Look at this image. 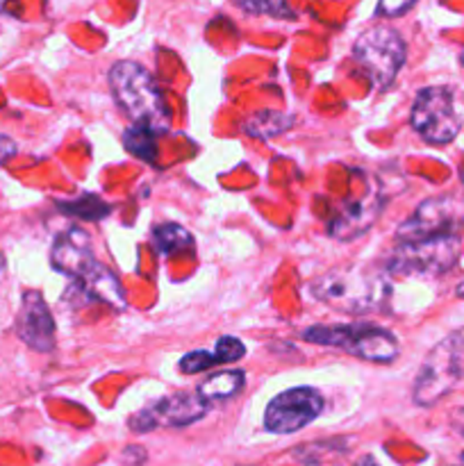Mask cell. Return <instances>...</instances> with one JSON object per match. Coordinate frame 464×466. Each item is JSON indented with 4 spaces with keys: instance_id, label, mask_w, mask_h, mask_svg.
I'll use <instances>...</instances> for the list:
<instances>
[{
    "instance_id": "1",
    "label": "cell",
    "mask_w": 464,
    "mask_h": 466,
    "mask_svg": "<svg viewBox=\"0 0 464 466\" xmlns=\"http://www.w3.org/2000/svg\"><path fill=\"white\" fill-rule=\"evenodd\" d=\"M109 86L118 107L135 126L146 127L153 135L166 132L171 126V107L166 94L141 64L116 62L109 71Z\"/></svg>"
},
{
    "instance_id": "2",
    "label": "cell",
    "mask_w": 464,
    "mask_h": 466,
    "mask_svg": "<svg viewBox=\"0 0 464 466\" xmlns=\"http://www.w3.org/2000/svg\"><path fill=\"white\" fill-rule=\"evenodd\" d=\"M309 294L341 312L367 314L382 308L389 294V282L387 271L378 268H335L309 282Z\"/></svg>"
},
{
    "instance_id": "3",
    "label": "cell",
    "mask_w": 464,
    "mask_h": 466,
    "mask_svg": "<svg viewBox=\"0 0 464 466\" xmlns=\"http://www.w3.org/2000/svg\"><path fill=\"white\" fill-rule=\"evenodd\" d=\"M464 378V330L441 339L423 360L414 380L412 399L421 408L439 403Z\"/></svg>"
},
{
    "instance_id": "4",
    "label": "cell",
    "mask_w": 464,
    "mask_h": 466,
    "mask_svg": "<svg viewBox=\"0 0 464 466\" xmlns=\"http://www.w3.org/2000/svg\"><path fill=\"white\" fill-rule=\"evenodd\" d=\"M462 241L458 235L428 237L417 241H400L391 250L385 271L405 278H439L458 264Z\"/></svg>"
},
{
    "instance_id": "5",
    "label": "cell",
    "mask_w": 464,
    "mask_h": 466,
    "mask_svg": "<svg viewBox=\"0 0 464 466\" xmlns=\"http://www.w3.org/2000/svg\"><path fill=\"white\" fill-rule=\"evenodd\" d=\"M305 341L318 346L344 349L346 353L359 360L378 364H389L398 358V339L385 328L371 323H355V326H312L303 332Z\"/></svg>"
},
{
    "instance_id": "6",
    "label": "cell",
    "mask_w": 464,
    "mask_h": 466,
    "mask_svg": "<svg viewBox=\"0 0 464 466\" xmlns=\"http://www.w3.org/2000/svg\"><path fill=\"white\" fill-rule=\"evenodd\" d=\"M403 36L391 27H371L362 32L353 46V57L368 77L373 89H387L405 62Z\"/></svg>"
},
{
    "instance_id": "7",
    "label": "cell",
    "mask_w": 464,
    "mask_h": 466,
    "mask_svg": "<svg viewBox=\"0 0 464 466\" xmlns=\"http://www.w3.org/2000/svg\"><path fill=\"white\" fill-rule=\"evenodd\" d=\"M412 127L428 144H449L459 135V114L453 91L446 86H426L412 105Z\"/></svg>"
},
{
    "instance_id": "8",
    "label": "cell",
    "mask_w": 464,
    "mask_h": 466,
    "mask_svg": "<svg viewBox=\"0 0 464 466\" xmlns=\"http://www.w3.org/2000/svg\"><path fill=\"white\" fill-rule=\"evenodd\" d=\"M464 226V203L455 196L428 198L414 209L412 217L398 228V241H417L428 237L458 235Z\"/></svg>"
},
{
    "instance_id": "9",
    "label": "cell",
    "mask_w": 464,
    "mask_h": 466,
    "mask_svg": "<svg viewBox=\"0 0 464 466\" xmlns=\"http://www.w3.org/2000/svg\"><path fill=\"white\" fill-rule=\"evenodd\" d=\"M323 412V396L312 387H294L277 394L264 412V428L276 435H291L309 426Z\"/></svg>"
},
{
    "instance_id": "10",
    "label": "cell",
    "mask_w": 464,
    "mask_h": 466,
    "mask_svg": "<svg viewBox=\"0 0 464 466\" xmlns=\"http://www.w3.org/2000/svg\"><path fill=\"white\" fill-rule=\"evenodd\" d=\"M209 410V400H205L198 391H180L166 396L150 408L141 410L130 419V428L135 432H150L155 428H182L203 419Z\"/></svg>"
},
{
    "instance_id": "11",
    "label": "cell",
    "mask_w": 464,
    "mask_h": 466,
    "mask_svg": "<svg viewBox=\"0 0 464 466\" xmlns=\"http://www.w3.org/2000/svg\"><path fill=\"white\" fill-rule=\"evenodd\" d=\"M16 335L39 353L55 349V321L39 291H25L16 317Z\"/></svg>"
},
{
    "instance_id": "12",
    "label": "cell",
    "mask_w": 464,
    "mask_h": 466,
    "mask_svg": "<svg viewBox=\"0 0 464 466\" xmlns=\"http://www.w3.org/2000/svg\"><path fill=\"white\" fill-rule=\"evenodd\" d=\"M50 262L59 273H66L73 280L82 282L100 267L98 259L91 253V239L80 228L62 232L50 250Z\"/></svg>"
},
{
    "instance_id": "13",
    "label": "cell",
    "mask_w": 464,
    "mask_h": 466,
    "mask_svg": "<svg viewBox=\"0 0 464 466\" xmlns=\"http://www.w3.org/2000/svg\"><path fill=\"white\" fill-rule=\"evenodd\" d=\"M382 208H385V196L378 187H368V191L359 198L350 200L341 208L335 221L330 223V237L339 241H350L355 237L364 235L373 223L380 217Z\"/></svg>"
},
{
    "instance_id": "14",
    "label": "cell",
    "mask_w": 464,
    "mask_h": 466,
    "mask_svg": "<svg viewBox=\"0 0 464 466\" xmlns=\"http://www.w3.org/2000/svg\"><path fill=\"white\" fill-rule=\"evenodd\" d=\"M244 371L230 369V371L214 373L212 378H207V380L198 387V394L203 396L205 400H209V403H212V400H226L239 394V391L244 390Z\"/></svg>"
},
{
    "instance_id": "15",
    "label": "cell",
    "mask_w": 464,
    "mask_h": 466,
    "mask_svg": "<svg viewBox=\"0 0 464 466\" xmlns=\"http://www.w3.org/2000/svg\"><path fill=\"white\" fill-rule=\"evenodd\" d=\"M155 246H157L162 253H180V250H187L194 246V237L185 230L177 223H164V226L155 228Z\"/></svg>"
},
{
    "instance_id": "16",
    "label": "cell",
    "mask_w": 464,
    "mask_h": 466,
    "mask_svg": "<svg viewBox=\"0 0 464 466\" xmlns=\"http://www.w3.org/2000/svg\"><path fill=\"white\" fill-rule=\"evenodd\" d=\"M291 121H294V118H291L289 114L259 112V114H255L253 118H248V121H246L244 130L248 132V135L262 137V139H267V137L280 135L282 130L291 127Z\"/></svg>"
},
{
    "instance_id": "17",
    "label": "cell",
    "mask_w": 464,
    "mask_h": 466,
    "mask_svg": "<svg viewBox=\"0 0 464 466\" xmlns=\"http://www.w3.org/2000/svg\"><path fill=\"white\" fill-rule=\"evenodd\" d=\"M123 144H126L127 153H132L135 157L144 159V162H155L157 157V144H155V135L146 127H127L123 132Z\"/></svg>"
},
{
    "instance_id": "18",
    "label": "cell",
    "mask_w": 464,
    "mask_h": 466,
    "mask_svg": "<svg viewBox=\"0 0 464 466\" xmlns=\"http://www.w3.org/2000/svg\"><path fill=\"white\" fill-rule=\"evenodd\" d=\"M64 212H68L71 217H80V218H89V221H98V218H105L112 208L107 203L98 198V196H82L77 198L76 203H66V205H59Z\"/></svg>"
},
{
    "instance_id": "19",
    "label": "cell",
    "mask_w": 464,
    "mask_h": 466,
    "mask_svg": "<svg viewBox=\"0 0 464 466\" xmlns=\"http://www.w3.org/2000/svg\"><path fill=\"white\" fill-rule=\"evenodd\" d=\"M214 364H218L217 353H209V350H194V353H187L180 360V371L182 373H203L207 369H212Z\"/></svg>"
},
{
    "instance_id": "20",
    "label": "cell",
    "mask_w": 464,
    "mask_h": 466,
    "mask_svg": "<svg viewBox=\"0 0 464 466\" xmlns=\"http://www.w3.org/2000/svg\"><path fill=\"white\" fill-rule=\"evenodd\" d=\"M214 353H217L218 364L237 362V360H241L246 355V346L237 337H221L217 341V346H214Z\"/></svg>"
},
{
    "instance_id": "21",
    "label": "cell",
    "mask_w": 464,
    "mask_h": 466,
    "mask_svg": "<svg viewBox=\"0 0 464 466\" xmlns=\"http://www.w3.org/2000/svg\"><path fill=\"white\" fill-rule=\"evenodd\" d=\"M414 3H417V0H378L376 14L378 16L394 18V16H400V14L408 12Z\"/></svg>"
},
{
    "instance_id": "22",
    "label": "cell",
    "mask_w": 464,
    "mask_h": 466,
    "mask_svg": "<svg viewBox=\"0 0 464 466\" xmlns=\"http://www.w3.org/2000/svg\"><path fill=\"white\" fill-rule=\"evenodd\" d=\"M246 14H267L271 9V0H232Z\"/></svg>"
},
{
    "instance_id": "23",
    "label": "cell",
    "mask_w": 464,
    "mask_h": 466,
    "mask_svg": "<svg viewBox=\"0 0 464 466\" xmlns=\"http://www.w3.org/2000/svg\"><path fill=\"white\" fill-rule=\"evenodd\" d=\"M450 426H453V431L459 437H464V408L453 410V414H450Z\"/></svg>"
},
{
    "instance_id": "24",
    "label": "cell",
    "mask_w": 464,
    "mask_h": 466,
    "mask_svg": "<svg viewBox=\"0 0 464 466\" xmlns=\"http://www.w3.org/2000/svg\"><path fill=\"white\" fill-rule=\"evenodd\" d=\"M14 150L16 148H14L12 139H7V137H0V164H3L9 155H14Z\"/></svg>"
},
{
    "instance_id": "25",
    "label": "cell",
    "mask_w": 464,
    "mask_h": 466,
    "mask_svg": "<svg viewBox=\"0 0 464 466\" xmlns=\"http://www.w3.org/2000/svg\"><path fill=\"white\" fill-rule=\"evenodd\" d=\"M355 466H380V464H378L373 458H362Z\"/></svg>"
},
{
    "instance_id": "26",
    "label": "cell",
    "mask_w": 464,
    "mask_h": 466,
    "mask_svg": "<svg viewBox=\"0 0 464 466\" xmlns=\"http://www.w3.org/2000/svg\"><path fill=\"white\" fill-rule=\"evenodd\" d=\"M459 59H462V64H464V53H462V55H459Z\"/></svg>"
},
{
    "instance_id": "27",
    "label": "cell",
    "mask_w": 464,
    "mask_h": 466,
    "mask_svg": "<svg viewBox=\"0 0 464 466\" xmlns=\"http://www.w3.org/2000/svg\"><path fill=\"white\" fill-rule=\"evenodd\" d=\"M462 466H464V453H462Z\"/></svg>"
}]
</instances>
